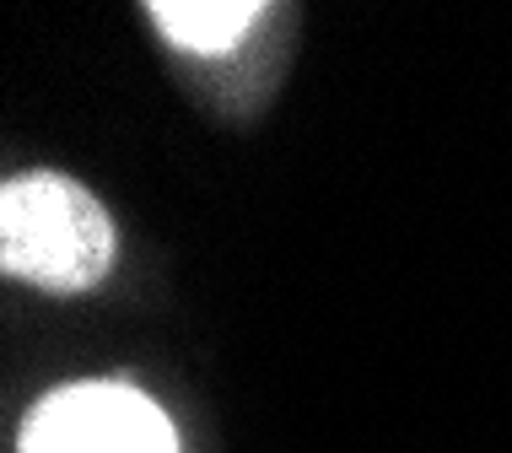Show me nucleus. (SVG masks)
Masks as SVG:
<instances>
[{"mask_svg": "<svg viewBox=\"0 0 512 453\" xmlns=\"http://www.w3.org/2000/svg\"><path fill=\"white\" fill-rule=\"evenodd\" d=\"M119 227L103 200L71 173H17L0 189V270L49 297H76L108 281Z\"/></svg>", "mask_w": 512, "mask_h": 453, "instance_id": "f257e3e1", "label": "nucleus"}, {"mask_svg": "<svg viewBox=\"0 0 512 453\" xmlns=\"http://www.w3.org/2000/svg\"><path fill=\"white\" fill-rule=\"evenodd\" d=\"M22 453H178L173 421L114 378L65 383L22 421Z\"/></svg>", "mask_w": 512, "mask_h": 453, "instance_id": "f03ea898", "label": "nucleus"}, {"mask_svg": "<svg viewBox=\"0 0 512 453\" xmlns=\"http://www.w3.org/2000/svg\"><path fill=\"white\" fill-rule=\"evenodd\" d=\"M146 17L173 49H184V54H227L259 27L265 6H254V0H195V6L168 0V6H146Z\"/></svg>", "mask_w": 512, "mask_h": 453, "instance_id": "7ed1b4c3", "label": "nucleus"}]
</instances>
